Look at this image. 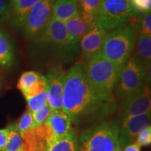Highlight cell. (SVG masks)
Wrapping results in <instances>:
<instances>
[{"instance_id":"cell-1","label":"cell","mask_w":151,"mask_h":151,"mask_svg":"<svg viewBox=\"0 0 151 151\" xmlns=\"http://www.w3.org/2000/svg\"><path fill=\"white\" fill-rule=\"evenodd\" d=\"M116 107L104 102L92 88L86 65L78 62L65 72L62 94V111L71 122L79 124L96 118H104Z\"/></svg>"},{"instance_id":"cell-2","label":"cell","mask_w":151,"mask_h":151,"mask_svg":"<svg viewBox=\"0 0 151 151\" xmlns=\"http://www.w3.org/2000/svg\"><path fill=\"white\" fill-rule=\"evenodd\" d=\"M88 78L96 94L104 102L116 107L113 88L121 69L99 52L86 65Z\"/></svg>"},{"instance_id":"cell-3","label":"cell","mask_w":151,"mask_h":151,"mask_svg":"<svg viewBox=\"0 0 151 151\" xmlns=\"http://www.w3.org/2000/svg\"><path fill=\"white\" fill-rule=\"evenodd\" d=\"M137 33L130 23L106 34L101 53L109 61L122 69L134 50Z\"/></svg>"},{"instance_id":"cell-4","label":"cell","mask_w":151,"mask_h":151,"mask_svg":"<svg viewBox=\"0 0 151 151\" xmlns=\"http://www.w3.org/2000/svg\"><path fill=\"white\" fill-rule=\"evenodd\" d=\"M119 126L114 121H103L81 134L78 151H121Z\"/></svg>"},{"instance_id":"cell-5","label":"cell","mask_w":151,"mask_h":151,"mask_svg":"<svg viewBox=\"0 0 151 151\" xmlns=\"http://www.w3.org/2000/svg\"><path fill=\"white\" fill-rule=\"evenodd\" d=\"M36 41L41 46L50 48L65 62L71 61L78 55L79 42L69 35L65 22L52 18L44 32Z\"/></svg>"},{"instance_id":"cell-6","label":"cell","mask_w":151,"mask_h":151,"mask_svg":"<svg viewBox=\"0 0 151 151\" xmlns=\"http://www.w3.org/2000/svg\"><path fill=\"white\" fill-rule=\"evenodd\" d=\"M148 67H144L134 56H130L122 68L113 88L115 99L120 101L142 89L146 85Z\"/></svg>"},{"instance_id":"cell-7","label":"cell","mask_w":151,"mask_h":151,"mask_svg":"<svg viewBox=\"0 0 151 151\" xmlns=\"http://www.w3.org/2000/svg\"><path fill=\"white\" fill-rule=\"evenodd\" d=\"M139 14L129 0H101L98 22L109 32L129 23Z\"/></svg>"},{"instance_id":"cell-8","label":"cell","mask_w":151,"mask_h":151,"mask_svg":"<svg viewBox=\"0 0 151 151\" xmlns=\"http://www.w3.org/2000/svg\"><path fill=\"white\" fill-rule=\"evenodd\" d=\"M55 0H39L27 13L22 25L25 37L36 41L41 37L52 18Z\"/></svg>"},{"instance_id":"cell-9","label":"cell","mask_w":151,"mask_h":151,"mask_svg":"<svg viewBox=\"0 0 151 151\" xmlns=\"http://www.w3.org/2000/svg\"><path fill=\"white\" fill-rule=\"evenodd\" d=\"M118 101V112L120 121L130 117L140 116L150 112L151 107L150 87L145 85L139 91Z\"/></svg>"},{"instance_id":"cell-10","label":"cell","mask_w":151,"mask_h":151,"mask_svg":"<svg viewBox=\"0 0 151 151\" xmlns=\"http://www.w3.org/2000/svg\"><path fill=\"white\" fill-rule=\"evenodd\" d=\"M106 32L99 22H96L80 40L81 62L87 64L101 52Z\"/></svg>"},{"instance_id":"cell-11","label":"cell","mask_w":151,"mask_h":151,"mask_svg":"<svg viewBox=\"0 0 151 151\" xmlns=\"http://www.w3.org/2000/svg\"><path fill=\"white\" fill-rule=\"evenodd\" d=\"M150 111L140 116L130 117L122 120L119 127V143L124 148L134 143L137 137L145 128L150 126Z\"/></svg>"},{"instance_id":"cell-12","label":"cell","mask_w":151,"mask_h":151,"mask_svg":"<svg viewBox=\"0 0 151 151\" xmlns=\"http://www.w3.org/2000/svg\"><path fill=\"white\" fill-rule=\"evenodd\" d=\"M65 71L60 66L52 67L49 69L47 79L48 104L51 111L62 110V94H63Z\"/></svg>"},{"instance_id":"cell-13","label":"cell","mask_w":151,"mask_h":151,"mask_svg":"<svg viewBox=\"0 0 151 151\" xmlns=\"http://www.w3.org/2000/svg\"><path fill=\"white\" fill-rule=\"evenodd\" d=\"M71 123L70 118L62 110L51 111L44 123L48 134L46 147L69 135L73 130Z\"/></svg>"},{"instance_id":"cell-14","label":"cell","mask_w":151,"mask_h":151,"mask_svg":"<svg viewBox=\"0 0 151 151\" xmlns=\"http://www.w3.org/2000/svg\"><path fill=\"white\" fill-rule=\"evenodd\" d=\"M24 151H46L48 130L45 124L31 128L20 134Z\"/></svg>"},{"instance_id":"cell-15","label":"cell","mask_w":151,"mask_h":151,"mask_svg":"<svg viewBox=\"0 0 151 151\" xmlns=\"http://www.w3.org/2000/svg\"><path fill=\"white\" fill-rule=\"evenodd\" d=\"M97 20V18L83 14L78 11L74 16L69 19L65 24L69 35L75 41L80 42L81 38L91 29Z\"/></svg>"},{"instance_id":"cell-16","label":"cell","mask_w":151,"mask_h":151,"mask_svg":"<svg viewBox=\"0 0 151 151\" xmlns=\"http://www.w3.org/2000/svg\"><path fill=\"white\" fill-rule=\"evenodd\" d=\"M39 0H10V20L16 27L22 28L29 11Z\"/></svg>"},{"instance_id":"cell-17","label":"cell","mask_w":151,"mask_h":151,"mask_svg":"<svg viewBox=\"0 0 151 151\" xmlns=\"http://www.w3.org/2000/svg\"><path fill=\"white\" fill-rule=\"evenodd\" d=\"M78 12L77 0H55L52 6V18L65 22Z\"/></svg>"},{"instance_id":"cell-18","label":"cell","mask_w":151,"mask_h":151,"mask_svg":"<svg viewBox=\"0 0 151 151\" xmlns=\"http://www.w3.org/2000/svg\"><path fill=\"white\" fill-rule=\"evenodd\" d=\"M134 52L132 53L138 61L140 62L144 67H148L150 65L151 59V36H137Z\"/></svg>"},{"instance_id":"cell-19","label":"cell","mask_w":151,"mask_h":151,"mask_svg":"<svg viewBox=\"0 0 151 151\" xmlns=\"http://www.w3.org/2000/svg\"><path fill=\"white\" fill-rule=\"evenodd\" d=\"M14 50L12 43L5 32L0 29V66L9 69L13 65Z\"/></svg>"},{"instance_id":"cell-20","label":"cell","mask_w":151,"mask_h":151,"mask_svg":"<svg viewBox=\"0 0 151 151\" xmlns=\"http://www.w3.org/2000/svg\"><path fill=\"white\" fill-rule=\"evenodd\" d=\"M46 151H78V138L74 130L64 139L47 146Z\"/></svg>"},{"instance_id":"cell-21","label":"cell","mask_w":151,"mask_h":151,"mask_svg":"<svg viewBox=\"0 0 151 151\" xmlns=\"http://www.w3.org/2000/svg\"><path fill=\"white\" fill-rule=\"evenodd\" d=\"M130 23L134 28L137 35L151 36V14L150 12L138 15L130 20Z\"/></svg>"},{"instance_id":"cell-22","label":"cell","mask_w":151,"mask_h":151,"mask_svg":"<svg viewBox=\"0 0 151 151\" xmlns=\"http://www.w3.org/2000/svg\"><path fill=\"white\" fill-rule=\"evenodd\" d=\"M77 2L78 11L81 13L98 19L101 0H77Z\"/></svg>"},{"instance_id":"cell-23","label":"cell","mask_w":151,"mask_h":151,"mask_svg":"<svg viewBox=\"0 0 151 151\" xmlns=\"http://www.w3.org/2000/svg\"><path fill=\"white\" fill-rule=\"evenodd\" d=\"M10 132L5 146L0 151H16L22 146V139L16 128V123L9 126Z\"/></svg>"},{"instance_id":"cell-24","label":"cell","mask_w":151,"mask_h":151,"mask_svg":"<svg viewBox=\"0 0 151 151\" xmlns=\"http://www.w3.org/2000/svg\"><path fill=\"white\" fill-rule=\"evenodd\" d=\"M41 74L33 71H29L24 72L20 76L19 78L17 88L20 90L22 94H24L28 88L32 85L34 83L37 82L41 78Z\"/></svg>"},{"instance_id":"cell-25","label":"cell","mask_w":151,"mask_h":151,"mask_svg":"<svg viewBox=\"0 0 151 151\" xmlns=\"http://www.w3.org/2000/svg\"><path fill=\"white\" fill-rule=\"evenodd\" d=\"M27 109L32 113L40 110L47 104L48 101V92L47 90L37 95L27 99Z\"/></svg>"},{"instance_id":"cell-26","label":"cell","mask_w":151,"mask_h":151,"mask_svg":"<svg viewBox=\"0 0 151 151\" xmlns=\"http://www.w3.org/2000/svg\"><path fill=\"white\" fill-rule=\"evenodd\" d=\"M47 90V79L46 77L41 75V78L37 82L34 83L31 86L28 88L27 91L24 94V97L27 100L29 98L37 95L38 94L41 93Z\"/></svg>"},{"instance_id":"cell-27","label":"cell","mask_w":151,"mask_h":151,"mask_svg":"<svg viewBox=\"0 0 151 151\" xmlns=\"http://www.w3.org/2000/svg\"><path fill=\"white\" fill-rule=\"evenodd\" d=\"M34 127L32 113L27 109L16 123V128L20 134Z\"/></svg>"},{"instance_id":"cell-28","label":"cell","mask_w":151,"mask_h":151,"mask_svg":"<svg viewBox=\"0 0 151 151\" xmlns=\"http://www.w3.org/2000/svg\"><path fill=\"white\" fill-rule=\"evenodd\" d=\"M51 109L48 104H46L42 109L40 110L35 111L32 113V118L34 122V127H38V126L42 125L44 124L48 119V116H50V113H51Z\"/></svg>"},{"instance_id":"cell-29","label":"cell","mask_w":151,"mask_h":151,"mask_svg":"<svg viewBox=\"0 0 151 151\" xmlns=\"http://www.w3.org/2000/svg\"><path fill=\"white\" fill-rule=\"evenodd\" d=\"M136 143L139 146H148L151 143V127L148 126L140 132L137 137Z\"/></svg>"},{"instance_id":"cell-30","label":"cell","mask_w":151,"mask_h":151,"mask_svg":"<svg viewBox=\"0 0 151 151\" xmlns=\"http://www.w3.org/2000/svg\"><path fill=\"white\" fill-rule=\"evenodd\" d=\"M11 4L9 0H0V20H10Z\"/></svg>"},{"instance_id":"cell-31","label":"cell","mask_w":151,"mask_h":151,"mask_svg":"<svg viewBox=\"0 0 151 151\" xmlns=\"http://www.w3.org/2000/svg\"><path fill=\"white\" fill-rule=\"evenodd\" d=\"M9 132H10V129L9 126L4 129H0V150L5 146L8 139Z\"/></svg>"},{"instance_id":"cell-32","label":"cell","mask_w":151,"mask_h":151,"mask_svg":"<svg viewBox=\"0 0 151 151\" xmlns=\"http://www.w3.org/2000/svg\"><path fill=\"white\" fill-rule=\"evenodd\" d=\"M123 151H141V147L136 143H133L124 147Z\"/></svg>"},{"instance_id":"cell-33","label":"cell","mask_w":151,"mask_h":151,"mask_svg":"<svg viewBox=\"0 0 151 151\" xmlns=\"http://www.w3.org/2000/svg\"><path fill=\"white\" fill-rule=\"evenodd\" d=\"M16 151H24V150H23V148H22V146H20V148H19Z\"/></svg>"}]
</instances>
